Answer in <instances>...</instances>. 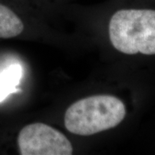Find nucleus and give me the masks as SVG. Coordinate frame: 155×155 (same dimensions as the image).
Segmentation results:
<instances>
[{
    "label": "nucleus",
    "mask_w": 155,
    "mask_h": 155,
    "mask_svg": "<svg viewBox=\"0 0 155 155\" xmlns=\"http://www.w3.org/2000/svg\"><path fill=\"white\" fill-rule=\"evenodd\" d=\"M126 116V108L119 98L97 95L78 100L66 111L64 122L69 132L90 136L116 127Z\"/></svg>",
    "instance_id": "nucleus-1"
},
{
    "label": "nucleus",
    "mask_w": 155,
    "mask_h": 155,
    "mask_svg": "<svg viewBox=\"0 0 155 155\" xmlns=\"http://www.w3.org/2000/svg\"><path fill=\"white\" fill-rule=\"evenodd\" d=\"M109 35L113 47L125 54H155V11L120 10L112 16Z\"/></svg>",
    "instance_id": "nucleus-2"
},
{
    "label": "nucleus",
    "mask_w": 155,
    "mask_h": 155,
    "mask_svg": "<svg viewBox=\"0 0 155 155\" xmlns=\"http://www.w3.org/2000/svg\"><path fill=\"white\" fill-rule=\"evenodd\" d=\"M17 143L22 155H71L72 146L68 139L45 123H32L22 128Z\"/></svg>",
    "instance_id": "nucleus-3"
},
{
    "label": "nucleus",
    "mask_w": 155,
    "mask_h": 155,
    "mask_svg": "<svg viewBox=\"0 0 155 155\" xmlns=\"http://www.w3.org/2000/svg\"><path fill=\"white\" fill-rule=\"evenodd\" d=\"M23 69L20 64H12L0 72V103L18 91Z\"/></svg>",
    "instance_id": "nucleus-4"
},
{
    "label": "nucleus",
    "mask_w": 155,
    "mask_h": 155,
    "mask_svg": "<svg viewBox=\"0 0 155 155\" xmlns=\"http://www.w3.org/2000/svg\"><path fill=\"white\" fill-rule=\"evenodd\" d=\"M24 28L22 20L8 7L0 5V38H13Z\"/></svg>",
    "instance_id": "nucleus-5"
}]
</instances>
